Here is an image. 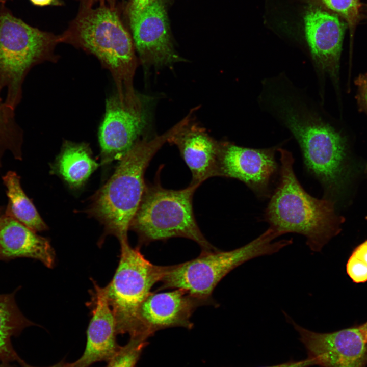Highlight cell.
<instances>
[{
    "instance_id": "obj_1",
    "label": "cell",
    "mask_w": 367,
    "mask_h": 367,
    "mask_svg": "<svg viewBox=\"0 0 367 367\" xmlns=\"http://www.w3.org/2000/svg\"><path fill=\"white\" fill-rule=\"evenodd\" d=\"M301 90L275 94L269 112L291 132L298 143L307 170L322 184L324 198L334 202L349 177L346 143L342 135L323 120Z\"/></svg>"
},
{
    "instance_id": "obj_2",
    "label": "cell",
    "mask_w": 367,
    "mask_h": 367,
    "mask_svg": "<svg viewBox=\"0 0 367 367\" xmlns=\"http://www.w3.org/2000/svg\"><path fill=\"white\" fill-rule=\"evenodd\" d=\"M281 163L279 184L265 213L269 227L281 235L296 233L304 236L313 252H319L339 233L342 219L335 211L334 202L309 195L295 174L291 152L277 148Z\"/></svg>"
},
{
    "instance_id": "obj_3",
    "label": "cell",
    "mask_w": 367,
    "mask_h": 367,
    "mask_svg": "<svg viewBox=\"0 0 367 367\" xmlns=\"http://www.w3.org/2000/svg\"><path fill=\"white\" fill-rule=\"evenodd\" d=\"M180 127L178 123L162 135L139 139L93 196L88 213L103 225L105 234L115 236L120 243L128 242L127 232L146 186L145 170L155 154Z\"/></svg>"
},
{
    "instance_id": "obj_4",
    "label": "cell",
    "mask_w": 367,
    "mask_h": 367,
    "mask_svg": "<svg viewBox=\"0 0 367 367\" xmlns=\"http://www.w3.org/2000/svg\"><path fill=\"white\" fill-rule=\"evenodd\" d=\"M62 37V41L96 56L111 72L118 93L135 92L133 81L138 61L135 46L113 9L100 7L85 11Z\"/></svg>"
},
{
    "instance_id": "obj_5",
    "label": "cell",
    "mask_w": 367,
    "mask_h": 367,
    "mask_svg": "<svg viewBox=\"0 0 367 367\" xmlns=\"http://www.w3.org/2000/svg\"><path fill=\"white\" fill-rule=\"evenodd\" d=\"M199 186L181 190L165 189L160 183L146 186L129 229L142 244L182 237L197 243L202 252L217 251L198 226L193 208V197Z\"/></svg>"
},
{
    "instance_id": "obj_6",
    "label": "cell",
    "mask_w": 367,
    "mask_h": 367,
    "mask_svg": "<svg viewBox=\"0 0 367 367\" xmlns=\"http://www.w3.org/2000/svg\"><path fill=\"white\" fill-rule=\"evenodd\" d=\"M279 236L278 232L269 227L240 248L228 251L202 252L193 259L170 266L158 291L180 289L196 297L214 302L212 298L214 289L231 271L252 258L275 253L293 243L292 239L274 241Z\"/></svg>"
},
{
    "instance_id": "obj_7",
    "label": "cell",
    "mask_w": 367,
    "mask_h": 367,
    "mask_svg": "<svg viewBox=\"0 0 367 367\" xmlns=\"http://www.w3.org/2000/svg\"><path fill=\"white\" fill-rule=\"evenodd\" d=\"M61 36L32 27L0 6V91L6 90L5 103L15 110L20 102L22 84L35 65L54 61Z\"/></svg>"
},
{
    "instance_id": "obj_8",
    "label": "cell",
    "mask_w": 367,
    "mask_h": 367,
    "mask_svg": "<svg viewBox=\"0 0 367 367\" xmlns=\"http://www.w3.org/2000/svg\"><path fill=\"white\" fill-rule=\"evenodd\" d=\"M121 253L114 275L104 286L115 318L117 334L138 338V312L152 286L161 281L170 266L151 263L128 242L120 243Z\"/></svg>"
},
{
    "instance_id": "obj_9",
    "label": "cell",
    "mask_w": 367,
    "mask_h": 367,
    "mask_svg": "<svg viewBox=\"0 0 367 367\" xmlns=\"http://www.w3.org/2000/svg\"><path fill=\"white\" fill-rule=\"evenodd\" d=\"M147 123L143 101L136 93L117 92L107 99L98 134L101 164L120 160L139 140Z\"/></svg>"
},
{
    "instance_id": "obj_10",
    "label": "cell",
    "mask_w": 367,
    "mask_h": 367,
    "mask_svg": "<svg viewBox=\"0 0 367 367\" xmlns=\"http://www.w3.org/2000/svg\"><path fill=\"white\" fill-rule=\"evenodd\" d=\"M286 321L299 333L308 358L320 367H367V341L358 326L329 333L310 331L285 311Z\"/></svg>"
},
{
    "instance_id": "obj_11",
    "label": "cell",
    "mask_w": 367,
    "mask_h": 367,
    "mask_svg": "<svg viewBox=\"0 0 367 367\" xmlns=\"http://www.w3.org/2000/svg\"><path fill=\"white\" fill-rule=\"evenodd\" d=\"M134 46L146 68L171 66L183 59L173 47L165 5L156 0L130 20Z\"/></svg>"
},
{
    "instance_id": "obj_12",
    "label": "cell",
    "mask_w": 367,
    "mask_h": 367,
    "mask_svg": "<svg viewBox=\"0 0 367 367\" xmlns=\"http://www.w3.org/2000/svg\"><path fill=\"white\" fill-rule=\"evenodd\" d=\"M275 147L255 149L221 142L219 176L238 179L257 196L270 195V184L278 170Z\"/></svg>"
},
{
    "instance_id": "obj_13",
    "label": "cell",
    "mask_w": 367,
    "mask_h": 367,
    "mask_svg": "<svg viewBox=\"0 0 367 367\" xmlns=\"http://www.w3.org/2000/svg\"><path fill=\"white\" fill-rule=\"evenodd\" d=\"M150 293L141 304L138 312L139 336L147 340L156 331L171 327L191 329L190 319L195 310L215 302L200 299L185 290Z\"/></svg>"
},
{
    "instance_id": "obj_14",
    "label": "cell",
    "mask_w": 367,
    "mask_h": 367,
    "mask_svg": "<svg viewBox=\"0 0 367 367\" xmlns=\"http://www.w3.org/2000/svg\"><path fill=\"white\" fill-rule=\"evenodd\" d=\"M303 28L306 44L314 66L335 78L346 24L337 15L307 5L303 15Z\"/></svg>"
},
{
    "instance_id": "obj_15",
    "label": "cell",
    "mask_w": 367,
    "mask_h": 367,
    "mask_svg": "<svg viewBox=\"0 0 367 367\" xmlns=\"http://www.w3.org/2000/svg\"><path fill=\"white\" fill-rule=\"evenodd\" d=\"M94 290L89 303L91 318L87 330V343L81 357L72 367H89L97 362H108L120 346L116 342V322L104 287L93 281Z\"/></svg>"
},
{
    "instance_id": "obj_16",
    "label": "cell",
    "mask_w": 367,
    "mask_h": 367,
    "mask_svg": "<svg viewBox=\"0 0 367 367\" xmlns=\"http://www.w3.org/2000/svg\"><path fill=\"white\" fill-rule=\"evenodd\" d=\"M168 142L177 147L189 168L192 173L190 185L199 186L210 177L219 176L221 142L213 139L203 128L190 121Z\"/></svg>"
},
{
    "instance_id": "obj_17",
    "label": "cell",
    "mask_w": 367,
    "mask_h": 367,
    "mask_svg": "<svg viewBox=\"0 0 367 367\" xmlns=\"http://www.w3.org/2000/svg\"><path fill=\"white\" fill-rule=\"evenodd\" d=\"M0 211V260L29 258L48 268L55 263V253L50 241L28 227Z\"/></svg>"
},
{
    "instance_id": "obj_18",
    "label": "cell",
    "mask_w": 367,
    "mask_h": 367,
    "mask_svg": "<svg viewBox=\"0 0 367 367\" xmlns=\"http://www.w3.org/2000/svg\"><path fill=\"white\" fill-rule=\"evenodd\" d=\"M98 167V164L93 159L88 144L65 141L51 171L59 175L70 188L77 189L85 184Z\"/></svg>"
},
{
    "instance_id": "obj_19",
    "label": "cell",
    "mask_w": 367,
    "mask_h": 367,
    "mask_svg": "<svg viewBox=\"0 0 367 367\" xmlns=\"http://www.w3.org/2000/svg\"><path fill=\"white\" fill-rule=\"evenodd\" d=\"M2 179L8 198L5 214L36 232L47 230V225L23 190L20 176L15 171H9Z\"/></svg>"
},
{
    "instance_id": "obj_20",
    "label": "cell",
    "mask_w": 367,
    "mask_h": 367,
    "mask_svg": "<svg viewBox=\"0 0 367 367\" xmlns=\"http://www.w3.org/2000/svg\"><path fill=\"white\" fill-rule=\"evenodd\" d=\"M20 288L11 293L0 294V360L3 361L18 359L12 346V337L36 325L23 314L16 302L15 296Z\"/></svg>"
},
{
    "instance_id": "obj_21",
    "label": "cell",
    "mask_w": 367,
    "mask_h": 367,
    "mask_svg": "<svg viewBox=\"0 0 367 367\" xmlns=\"http://www.w3.org/2000/svg\"><path fill=\"white\" fill-rule=\"evenodd\" d=\"M15 110L0 97V160L9 151L15 160L22 159L23 130L15 117Z\"/></svg>"
},
{
    "instance_id": "obj_22",
    "label": "cell",
    "mask_w": 367,
    "mask_h": 367,
    "mask_svg": "<svg viewBox=\"0 0 367 367\" xmlns=\"http://www.w3.org/2000/svg\"><path fill=\"white\" fill-rule=\"evenodd\" d=\"M307 5L319 7L343 17L351 29L358 21L360 0H301Z\"/></svg>"
},
{
    "instance_id": "obj_23",
    "label": "cell",
    "mask_w": 367,
    "mask_h": 367,
    "mask_svg": "<svg viewBox=\"0 0 367 367\" xmlns=\"http://www.w3.org/2000/svg\"><path fill=\"white\" fill-rule=\"evenodd\" d=\"M147 344L145 339L130 338L129 342L120 346L116 354L107 362V367H135Z\"/></svg>"
},
{
    "instance_id": "obj_24",
    "label": "cell",
    "mask_w": 367,
    "mask_h": 367,
    "mask_svg": "<svg viewBox=\"0 0 367 367\" xmlns=\"http://www.w3.org/2000/svg\"><path fill=\"white\" fill-rule=\"evenodd\" d=\"M346 271L353 282L367 281V240L355 248L347 261Z\"/></svg>"
},
{
    "instance_id": "obj_25",
    "label": "cell",
    "mask_w": 367,
    "mask_h": 367,
    "mask_svg": "<svg viewBox=\"0 0 367 367\" xmlns=\"http://www.w3.org/2000/svg\"><path fill=\"white\" fill-rule=\"evenodd\" d=\"M357 99L361 109L367 114V72L360 74L356 80Z\"/></svg>"
},
{
    "instance_id": "obj_26",
    "label": "cell",
    "mask_w": 367,
    "mask_h": 367,
    "mask_svg": "<svg viewBox=\"0 0 367 367\" xmlns=\"http://www.w3.org/2000/svg\"><path fill=\"white\" fill-rule=\"evenodd\" d=\"M156 0H130L129 7V19L135 18L145 7Z\"/></svg>"
},
{
    "instance_id": "obj_27",
    "label": "cell",
    "mask_w": 367,
    "mask_h": 367,
    "mask_svg": "<svg viewBox=\"0 0 367 367\" xmlns=\"http://www.w3.org/2000/svg\"><path fill=\"white\" fill-rule=\"evenodd\" d=\"M315 365L313 360L307 358L299 361H291L278 365L263 367H309Z\"/></svg>"
},
{
    "instance_id": "obj_28",
    "label": "cell",
    "mask_w": 367,
    "mask_h": 367,
    "mask_svg": "<svg viewBox=\"0 0 367 367\" xmlns=\"http://www.w3.org/2000/svg\"><path fill=\"white\" fill-rule=\"evenodd\" d=\"M29 1L34 5L40 7L62 5L59 0H29Z\"/></svg>"
},
{
    "instance_id": "obj_29",
    "label": "cell",
    "mask_w": 367,
    "mask_h": 367,
    "mask_svg": "<svg viewBox=\"0 0 367 367\" xmlns=\"http://www.w3.org/2000/svg\"><path fill=\"white\" fill-rule=\"evenodd\" d=\"M22 364L23 367H35L28 365L24 363H23ZM48 367H72V364L71 363H67L65 362L64 360H62L53 365Z\"/></svg>"
},
{
    "instance_id": "obj_30",
    "label": "cell",
    "mask_w": 367,
    "mask_h": 367,
    "mask_svg": "<svg viewBox=\"0 0 367 367\" xmlns=\"http://www.w3.org/2000/svg\"><path fill=\"white\" fill-rule=\"evenodd\" d=\"M358 327L364 338L367 341V322L361 325H358Z\"/></svg>"
},
{
    "instance_id": "obj_31",
    "label": "cell",
    "mask_w": 367,
    "mask_h": 367,
    "mask_svg": "<svg viewBox=\"0 0 367 367\" xmlns=\"http://www.w3.org/2000/svg\"><path fill=\"white\" fill-rule=\"evenodd\" d=\"M10 1H12V0H0V4L4 5V4H5V3H6V2Z\"/></svg>"
},
{
    "instance_id": "obj_32",
    "label": "cell",
    "mask_w": 367,
    "mask_h": 367,
    "mask_svg": "<svg viewBox=\"0 0 367 367\" xmlns=\"http://www.w3.org/2000/svg\"><path fill=\"white\" fill-rule=\"evenodd\" d=\"M2 167V161H0V169Z\"/></svg>"
},
{
    "instance_id": "obj_33",
    "label": "cell",
    "mask_w": 367,
    "mask_h": 367,
    "mask_svg": "<svg viewBox=\"0 0 367 367\" xmlns=\"http://www.w3.org/2000/svg\"><path fill=\"white\" fill-rule=\"evenodd\" d=\"M4 207L3 206H0V211L2 210Z\"/></svg>"
},
{
    "instance_id": "obj_34",
    "label": "cell",
    "mask_w": 367,
    "mask_h": 367,
    "mask_svg": "<svg viewBox=\"0 0 367 367\" xmlns=\"http://www.w3.org/2000/svg\"><path fill=\"white\" fill-rule=\"evenodd\" d=\"M0 367H5V366H1V365H0Z\"/></svg>"
},
{
    "instance_id": "obj_35",
    "label": "cell",
    "mask_w": 367,
    "mask_h": 367,
    "mask_svg": "<svg viewBox=\"0 0 367 367\" xmlns=\"http://www.w3.org/2000/svg\"><path fill=\"white\" fill-rule=\"evenodd\" d=\"M0 94H1V91H0Z\"/></svg>"
}]
</instances>
